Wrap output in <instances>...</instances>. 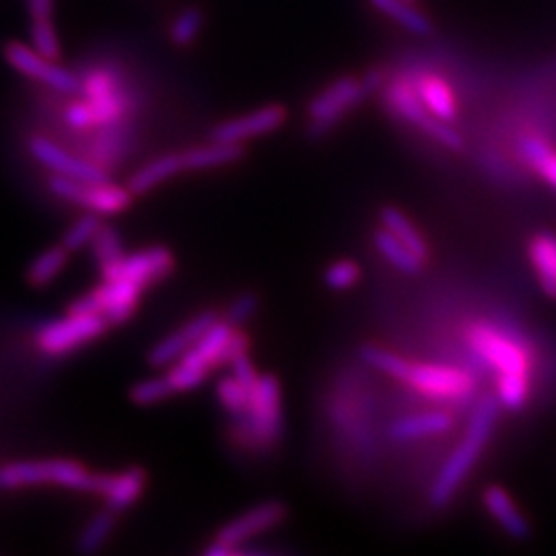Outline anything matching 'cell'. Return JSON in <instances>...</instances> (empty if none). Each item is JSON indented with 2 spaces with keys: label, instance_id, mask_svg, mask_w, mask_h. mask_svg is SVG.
Instances as JSON below:
<instances>
[{
  "label": "cell",
  "instance_id": "obj_1",
  "mask_svg": "<svg viewBox=\"0 0 556 556\" xmlns=\"http://www.w3.org/2000/svg\"><path fill=\"white\" fill-rule=\"evenodd\" d=\"M468 342L478 357L497 371V397L509 413H519L532 394V353L514 337L497 326L478 321L468 328Z\"/></svg>",
  "mask_w": 556,
  "mask_h": 556
},
{
  "label": "cell",
  "instance_id": "obj_2",
  "mask_svg": "<svg viewBox=\"0 0 556 556\" xmlns=\"http://www.w3.org/2000/svg\"><path fill=\"white\" fill-rule=\"evenodd\" d=\"M501 410H503V406L497 396H484L478 402L472 418L466 427L464 438L459 439L454 454L447 457V462L441 466L438 478L431 484V491H429L431 507L443 509L450 505L457 489L475 470L484 447L493 438Z\"/></svg>",
  "mask_w": 556,
  "mask_h": 556
},
{
  "label": "cell",
  "instance_id": "obj_3",
  "mask_svg": "<svg viewBox=\"0 0 556 556\" xmlns=\"http://www.w3.org/2000/svg\"><path fill=\"white\" fill-rule=\"evenodd\" d=\"M103 475H96L73 459H31L0 466V491L54 484L77 493L100 495Z\"/></svg>",
  "mask_w": 556,
  "mask_h": 556
},
{
  "label": "cell",
  "instance_id": "obj_4",
  "mask_svg": "<svg viewBox=\"0 0 556 556\" xmlns=\"http://www.w3.org/2000/svg\"><path fill=\"white\" fill-rule=\"evenodd\" d=\"M386 83L381 71H369L363 77H340L330 83L326 89H321L314 100L307 103V118L312 132L316 137L326 135L330 128H334L340 119L344 118L351 110L358 108L369 96L379 91Z\"/></svg>",
  "mask_w": 556,
  "mask_h": 556
},
{
  "label": "cell",
  "instance_id": "obj_5",
  "mask_svg": "<svg viewBox=\"0 0 556 556\" xmlns=\"http://www.w3.org/2000/svg\"><path fill=\"white\" fill-rule=\"evenodd\" d=\"M236 328L220 318L199 342L167 369V378L176 392H192L200 388L208 374L220 365H227V344Z\"/></svg>",
  "mask_w": 556,
  "mask_h": 556
},
{
  "label": "cell",
  "instance_id": "obj_6",
  "mask_svg": "<svg viewBox=\"0 0 556 556\" xmlns=\"http://www.w3.org/2000/svg\"><path fill=\"white\" fill-rule=\"evenodd\" d=\"M46 186L50 194H54L56 199L75 204L87 213H96L101 219L128 211L135 199L128 186H119L110 179L91 181V179L62 178V176L50 174Z\"/></svg>",
  "mask_w": 556,
  "mask_h": 556
},
{
  "label": "cell",
  "instance_id": "obj_7",
  "mask_svg": "<svg viewBox=\"0 0 556 556\" xmlns=\"http://www.w3.org/2000/svg\"><path fill=\"white\" fill-rule=\"evenodd\" d=\"M108 328L110 321L98 314L66 312L64 318L41 324L34 334V344L46 357H62L103 337Z\"/></svg>",
  "mask_w": 556,
  "mask_h": 556
},
{
  "label": "cell",
  "instance_id": "obj_8",
  "mask_svg": "<svg viewBox=\"0 0 556 556\" xmlns=\"http://www.w3.org/2000/svg\"><path fill=\"white\" fill-rule=\"evenodd\" d=\"M236 420L243 422L245 438L252 439L262 447H273L282 439L285 433L282 396H280V383L273 374L260 376L258 383L252 388L248 413Z\"/></svg>",
  "mask_w": 556,
  "mask_h": 556
},
{
  "label": "cell",
  "instance_id": "obj_9",
  "mask_svg": "<svg viewBox=\"0 0 556 556\" xmlns=\"http://www.w3.org/2000/svg\"><path fill=\"white\" fill-rule=\"evenodd\" d=\"M2 59L23 77L40 83L46 89L59 96H66V98L79 96V73L60 66L56 60L46 59L29 43L17 40L7 41L2 46Z\"/></svg>",
  "mask_w": 556,
  "mask_h": 556
},
{
  "label": "cell",
  "instance_id": "obj_10",
  "mask_svg": "<svg viewBox=\"0 0 556 556\" xmlns=\"http://www.w3.org/2000/svg\"><path fill=\"white\" fill-rule=\"evenodd\" d=\"M287 516H289V507L285 501L270 498V501L258 503L256 507L248 509L245 514H241L236 519H231L227 526H223L213 538L211 546L204 548V555H231L250 538L260 536V534L280 526Z\"/></svg>",
  "mask_w": 556,
  "mask_h": 556
},
{
  "label": "cell",
  "instance_id": "obj_11",
  "mask_svg": "<svg viewBox=\"0 0 556 556\" xmlns=\"http://www.w3.org/2000/svg\"><path fill=\"white\" fill-rule=\"evenodd\" d=\"M142 287L126 280V278H114L103 280L98 289L91 293L75 299L66 312L73 314H98L110 321V326L126 324L139 309Z\"/></svg>",
  "mask_w": 556,
  "mask_h": 556
},
{
  "label": "cell",
  "instance_id": "obj_12",
  "mask_svg": "<svg viewBox=\"0 0 556 556\" xmlns=\"http://www.w3.org/2000/svg\"><path fill=\"white\" fill-rule=\"evenodd\" d=\"M386 100L390 110L397 114L400 118L415 124L425 135L431 139L439 140V144L452 149V151H462L464 149V139L462 135L454 130L445 119H439L425 108V103L418 98L417 89L410 83L396 80L386 89Z\"/></svg>",
  "mask_w": 556,
  "mask_h": 556
},
{
  "label": "cell",
  "instance_id": "obj_13",
  "mask_svg": "<svg viewBox=\"0 0 556 556\" xmlns=\"http://www.w3.org/2000/svg\"><path fill=\"white\" fill-rule=\"evenodd\" d=\"M402 381L431 397H466L477 388V381L470 374L450 365L427 363H410Z\"/></svg>",
  "mask_w": 556,
  "mask_h": 556
},
{
  "label": "cell",
  "instance_id": "obj_14",
  "mask_svg": "<svg viewBox=\"0 0 556 556\" xmlns=\"http://www.w3.org/2000/svg\"><path fill=\"white\" fill-rule=\"evenodd\" d=\"M27 153L34 160L46 167L50 174L62 176V178L91 179V181H103L110 179L108 169H103L98 163L91 160H83L73 153H68L64 147H60L52 139H46L41 135H34L27 139Z\"/></svg>",
  "mask_w": 556,
  "mask_h": 556
},
{
  "label": "cell",
  "instance_id": "obj_15",
  "mask_svg": "<svg viewBox=\"0 0 556 556\" xmlns=\"http://www.w3.org/2000/svg\"><path fill=\"white\" fill-rule=\"evenodd\" d=\"M287 118H289V112H287L285 105L270 103V105L258 108V110H254V112H250L245 116L220 122V124L213 128L211 140L243 144L245 140L277 132L278 128L285 126Z\"/></svg>",
  "mask_w": 556,
  "mask_h": 556
},
{
  "label": "cell",
  "instance_id": "obj_16",
  "mask_svg": "<svg viewBox=\"0 0 556 556\" xmlns=\"http://www.w3.org/2000/svg\"><path fill=\"white\" fill-rule=\"evenodd\" d=\"M220 319L219 312L215 309H208V312H202L197 318L186 321L179 330L167 334L165 338H161L160 342L149 351L147 355V363L151 367H169L174 365L176 361L184 357L200 338L204 337L217 321Z\"/></svg>",
  "mask_w": 556,
  "mask_h": 556
},
{
  "label": "cell",
  "instance_id": "obj_17",
  "mask_svg": "<svg viewBox=\"0 0 556 556\" xmlns=\"http://www.w3.org/2000/svg\"><path fill=\"white\" fill-rule=\"evenodd\" d=\"M176 268V258L172 254L169 248L165 245H155V248H147L135 254H126V258L119 262L114 268L112 275L103 278V280H114V278H126L140 285L142 289L160 282L163 278L169 277Z\"/></svg>",
  "mask_w": 556,
  "mask_h": 556
},
{
  "label": "cell",
  "instance_id": "obj_18",
  "mask_svg": "<svg viewBox=\"0 0 556 556\" xmlns=\"http://www.w3.org/2000/svg\"><path fill=\"white\" fill-rule=\"evenodd\" d=\"M144 486H147V472L139 466H132L118 475H103L100 497L103 498L105 507L118 516L126 509H130L142 497Z\"/></svg>",
  "mask_w": 556,
  "mask_h": 556
},
{
  "label": "cell",
  "instance_id": "obj_19",
  "mask_svg": "<svg viewBox=\"0 0 556 556\" xmlns=\"http://www.w3.org/2000/svg\"><path fill=\"white\" fill-rule=\"evenodd\" d=\"M482 503L507 536L516 538V540L530 538L532 526H530L528 517L521 514V509H517V503L507 493V489H503L498 484L486 486L482 493Z\"/></svg>",
  "mask_w": 556,
  "mask_h": 556
},
{
  "label": "cell",
  "instance_id": "obj_20",
  "mask_svg": "<svg viewBox=\"0 0 556 556\" xmlns=\"http://www.w3.org/2000/svg\"><path fill=\"white\" fill-rule=\"evenodd\" d=\"M181 172H186L184 155L181 153H167V155H161L157 160L144 163L140 169H137L128 178L126 186L135 197H142V194H149L151 190H155L161 184H165L167 179L178 176Z\"/></svg>",
  "mask_w": 556,
  "mask_h": 556
},
{
  "label": "cell",
  "instance_id": "obj_21",
  "mask_svg": "<svg viewBox=\"0 0 556 556\" xmlns=\"http://www.w3.org/2000/svg\"><path fill=\"white\" fill-rule=\"evenodd\" d=\"M184 165L186 172H202V169H217L233 165L245 157V149L239 142H217L211 140V144L194 147L190 151H184Z\"/></svg>",
  "mask_w": 556,
  "mask_h": 556
},
{
  "label": "cell",
  "instance_id": "obj_22",
  "mask_svg": "<svg viewBox=\"0 0 556 556\" xmlns=\"http://www.w3.org/2000/svg\"><path fill=\"white\" fill-rule=\"evenodd\" d=\"M528 258L546 298L556 299V236L538 233L528 243Z\"/></svg>",
  "mask_w": 556,
  "mask_h": 556
},
{
  "label": "cell",
  "instance_id": "obj_23",
  "mask_svg": "<svg viewBox=\"0 0 556 556\" xmlns=\"http://www.w3.org/2000/svg\"><path fill=\"white\" fill-rule=\"evenodd\" d=\"M454 427V418L447 413H420L410 417L397 418L390 427L388 435L392 441H413V439L431 438L447 433Z\"/></svg>",
  "mask_w": 556,
  "mask_h": 556
},
{
  "label": "cell",
  "instance_id": "obj_24",
  "mask_svg": "<svg viewBox=\"0 0 556 556\" xmlns=\"http://www.w3.org/2000/svg\"><path fill=\"white\" fill-rule=\"evenodd\" d=\"M519 153L544 184L556 190V147L540 135H528L519 142Z\"/></svg>",
  "mask_w": 556,
  "mask_h": 556
},
{
  "label": "cell",
  "instance_id": "obj_25",
  "mask_svg": "<svg viewBox=\"0 0 556 556\" xmlns=\"http://www.w3.org/2000/svg\"><path fill=\"white\" fill-rule=\"evenodd\" d=\"M379 13H383L386 17L397 23L400 27H404L406 31L427 38L433 34V21L429 20L420 9L417 2H408V0H369Z\"/></svg>",
  "mask_w": 556,
  "mask_h": 556
},
{
  "label": "cell",
  "instance_id": "obj_26",
  "mask_svg": "<svg viewBox=\"0 0 556 556\" xmlns=\"http://www.w3.org/2000/svg\"><path fill=\"white\" fill-rule=\"evenodd\" d=\"M418 98L425 103V108L439 119L452 122L457 116L456 93L454 89L439 77H422L418 80Z\"/></svg>",
  "mask_w": 556,
  "mask_h": 556
},
{
  "label": "cell",
  "instance_id": "obj_27",
  "mask_svg": "<svg viewBox=\"0 0 556 556\" xmlns=\"http://www.w3.org/2000/svg\"><path fill=\"white\" fill-rule=\"evenodd\" d=\"M68 256H71V252L62 243L43 250L27 266V273H25L27 285L31 289H43V287L52 285L59 278L60 273L64 270V266L68 264Z\"/></svg>",
  "mask_w": 556,
  "mask_h": 556
},
{
  "label": "cell",
  "instance_id": "obj_28",
  "mask_svg": "<svg viewBox=\"0 0 556 556\" xmlns=\"http://www.w3.org/2000/svg\"><path fill=\"white\" fill-rule=\"evenodd\" d=\"M379 220L388 233H392L397 241H402L406 248H410L417 256L427 262L429 258L427 241L418 233L415 223L408 219L402 211H397L396 206H383L379 211Z\"/></svg>",
  "mask_w": 556,
  "mask_h": 556
},
{
  "label": "cell",
  "instance_id": "obj_29",
  "mask_svg": "<svg viewBox=\"0 0 556 556\" xmlns=\"http://www.w3.org/2000/svg\"><path fill=\"white\" fill-rule=\"evenodd\" d=\"M114 528H116V514L110 511L108 507L98 511L80 530L77 542H75L77 553L83 556H91L103 551V546L114 534Z\"/></svg>",
  "mask_w": 556,
  "mask_h": 556
},
{
  "label": "cell",
  "instance_id": "obj_30",
  "mask_svg": "<svg viewBox=\"0 0 556 556\" xmlns=\"http://www.w3.org/2000/svg\"><path fill=\"white\" fill-rule=\"evenodd\" d=\"M374 245L383 258L404 275H418L425 266V260L417 256L410 248H406L402 241H397L392 233H388L383 227H379L374 233Z\"/></svg>",
  "mask_w": 556,
  "mask_h": 556
},
{
  "label": "cell",
  "instance_id": "obj_31",
  "mask_svg": "<svg viewBox=\"0 0 556 556\" xmlns=\"http://www.w3.org/2000/svg\"><path fill=\"white\" fill-rule=\"evenodd\" d=\"M91 250H93V256L98 262L101 278L112 275L119 262L126 258L124 241H122L118 229L112 225H105V223H101L98 236L91 241Z\"/></svg>",
  "mask_w": 556,
  "mask_h": 556
},
{
  "label": "cell",
  "instance_id": "obj_32",
  "mask_svg": "<svg viewBox=\"0 0 556 556\" xmlns=\"http://www.w3.org/2000/svg\"><path fill=\"white\" fill-rule=\"evenodd\" d=\"M206 23V15L200 7H186L184 11H179L178 17L172 21L169 25V41L178 48H188L194 41L199 40L202 29Z\"/></svg>",
  "mask_w": 556,
  "mask_h": 556
},
{
  "label": "cell",
  "instance_id": "obj_33",
  "mask_svg": "<svg viewBox=\"0 0 556 556\" xmlns=\"http://www.w3.org/2000/svg\"><path fill=\"white\" fill-rule=\"evenodd\" d=\"M176 388L167 376H157V378L140 379L128 390V400L135 406H153L157 402H163L167 397L176 396Z\"/></svg>",
  "mask_w": 556,
  "mask_h": 556
},
{
  "label": "cell",
  "instance_id": "obj_34",
  "mask_svg": "<svg viewBox=\"0 0 556 556\" xmlns=\"http://www.w3.org/2000/svg\"><path fill=\"white\" fill-rule=\"evenodd\" d=\"M358 355H361V358H363L369 367L378 369V371L390 376V378L400 379V381L404 379L406 369H408V365H410L406 358L400 357L396 353H390V351H386V349H381V346H376V344H365V346H361V349H358Z\"/></svg>",
  "mask_w": 556,
  "mask_h": 556
},
{
  "label": "cell",
  "instance_id": "obj_35",
  "mask_svg": "<svg viewBox=\"0 0 556 556\" xmlns=\"http://www.w3.org/2000/svg\"><path fill=\"white\" fill-rule=\"evenodd\" d=\"M250 396H252V390H248L233 376H227L217 381V397H219L220 406L233 418L243 417L248 413Z\"/></svg>",
  "mask_w": 556,
  "mask_h": 556
},
{
  "label": "cell",
  "instance_id": "obj_36",
  "mask_svg": "<svg viewBox=\"0 0 556 556\" xmlns=\"http://www.w3.org/2000/svg\"><path fill=\"white\" fill-rule=\"evenodd\" d=\"M101 223H103V220H101L100 215L85 211V215H80L79 219L75 220V223L66 229V233L62 236L60 243H62L71 254H73V252H79V250H85V248L91 245V241L98 236Z\"/></svg>",
  "mask_w": 556,
  "mask_h": 556
},
{
  "label": "cell",
  "instance_id": "obj_37",
  "mask_svg": "<svg viewBox=\"0 0 556 556\" xmlns=\"http://www.w3.org/2000/svg\"><path fill=\"white\" fill-rule=\"evenodd\" d=\"M361 280V268L353 260H337L324 270V285L330 291H349Z\"/></svg>",
  "mask_w": 556,
  "mask_h": 556
},
{
  "label": "cell",
  "instance_id": "obj_38",
  "mask_svg": "<svg viewBox=\"0 0 556 556\" xmlns=\"http://www.w3.org/2000/svg\"><path fill=\"white\" fill-rule=\"evenodd\" d=\"M31 46L43 54L46 59L60 60V40L54 27V20L48 21H31Z\"/></svg>",
  "mask_w": 556,
  "mask_h": 556
},
{
  "label": "cell",
  "instance_id": "obj_39",
  "mask_svg": "<svg viewBox=\"0 0 556 556\" xmlns=\"http://www.w3.org/2000/svg\"><path fill=\"white\" fill-rule=\"evenodd\" d=\"M258 293H254V291H243L241 295H238V298L229 303V307L225 309L223 319L229 321L233 328H241L243 324H248L250 319L258 314Z\"/></svg>",
  "mask_w": 556,
  "mask_h": 556
},
{
  "label": "cell",
  "instance_id": "obj_40",
  "mask_svg": "<svg viewBox=\"0 0 556 556\" xmlns=\"http://www.w3.org/2000/svg\"><path fill=\"white\" fill-rule=\"evenodd\" d=\"M229 367H231V376L239 379L248 390H252L258 383V371H256V367H254V363H252L248 353H239V355L231 358Z\"/></svg>",
  "mask_w": 556,
  "mask_h": 556
},
{
  "label": "cell",
  "instance_id": "obj_41",
  "mask_svg": "<svg viewBox=\"0 0 556 556\" xmlns=\"http://www.w3.org/2000/svg\"><path fill=\"white\" fill-rule=\"evenodd\" d=\"M25 9L29 21L54 20L56 0H25Z\"/></svg>",
  "mask_w": 556,
  "mask_h": 556
},
{
  "label": "cell",
  "instance_id": "obj_42",
  "mask_svg": "<svg viewBox=\"0 0 556 556\" xmlns=\"http://www.w3.org/2000/svg\"><path fill=\"white\" fill-rule=\"evenodd\" d=\"M408 2H418V0H408Z\"/></svg>",
  "mask_w": 556,
  "mask_h": 556
}]
</instances>
